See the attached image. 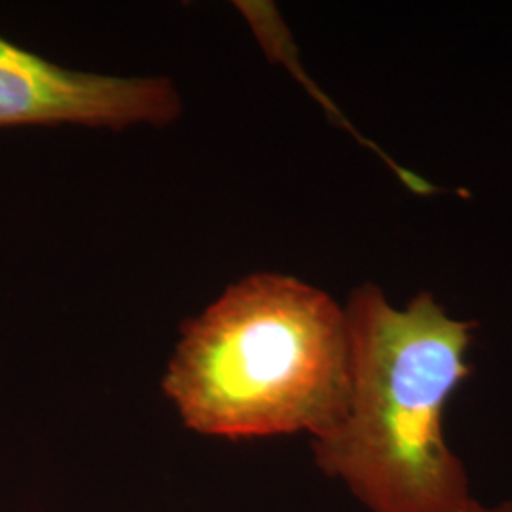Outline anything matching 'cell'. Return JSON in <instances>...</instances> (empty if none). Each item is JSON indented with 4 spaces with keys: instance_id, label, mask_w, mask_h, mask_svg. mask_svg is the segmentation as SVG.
Listing matches in <instances>:
<instances>
[{
    "instance_id": "6da1fadb",
    "label": "cell",
    "mask_w": 512,
    "mask_h": 512,
    "mask_svg": "<svg viewBox=\"0 0 512 512\" xmlns=\"http://www.w3.org/2000/svg\"><path fill=\"white\" fill-rule=\"evenodd\" d=\"M348 410L313 439L319 469L368 511L465 512L469 476L444 439V406L471 374L473 323L452 319L431 294L393 308L366 283L349 298Z\"/></svg>"
},
{
    "instance_id": "7a4b0ae2",
    "label": "cell",
    "mask_w": 512,
    "mask_h": 512,
    "mask_svg": "<svg viewBox=\"0 0 512 512\" xmlns=\"http://www.w3.org/2000/svg\"><path fill=\"white\" fill-rule=\"evenodd\" d=\"M162 387L200 435L325 437L348 410L346 310L289 275L245 277L184 325Z\"/></svg>"
},
{
    "instance_id": "3957f363",
    "label": "cell",
    "mask_w": 512,
    "mask_h": 512,
    "mask_svg": "<svg viewBox=\"0 0 512 512\" xmlns=\"http://www.w3.org/2000/svg\"><path fill=\"white\" fill-rule=\"evenodd\" d=\"M181 107L179 93L165 78L74 71L0 35V128L164 126Z\"/></svg>"
},
{
    "instance_id": "277c9868",
    "label": "cell",
    "mask_w": 512,
    "mask_h": 512,
    "mask_svg": "<svg viewBox=\"0 0 512 512\" xmlns=\"http://www.w3.org/2000/svg\"><path fill=\"white\" fill-rule=\"evenodd\" d=\"M465 512H512V501L501 503V505H497V507H484V505H480L478 501L473 499V503L469 505V509Z\"/></svg>"
}]
</instances>
